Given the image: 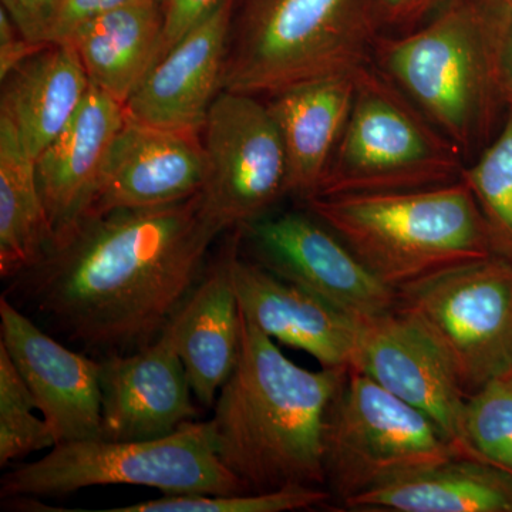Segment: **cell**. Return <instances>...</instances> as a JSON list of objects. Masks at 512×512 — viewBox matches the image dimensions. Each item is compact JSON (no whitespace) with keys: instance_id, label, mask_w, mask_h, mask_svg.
Segmentation results:
<instances>
[{"instance_id":"obj_11","label":"cell","mask_w":512,"mask_h":512,"mask_svg":"<svg viewBox=\"0 0 512 512\" xmlns=\"http://www.w3.org/2000/svg\"><path fill=\"white\" fill-rule=\"evenodd\" d=\"M238 231L252 261L356 318H375L397 308V292L383 285L311 212L266 214Z\"/></svg>"},{"instance_id":"obj_19","label":"cell","mask_w":512,"mask_h":512,"mask_svg":"<svg viewBox=\"0 0 512 512\" xmlns=\"http://www.w3.org/2000/svg\"><path fill=\"white\" fill-rule=\"evenodd\" d=\"M238 244L239 232L205 268L200 282L168 325L192 393L204 407H214L241 350V308L232 278V258Z\"/></svg>"},{"instance_id":"obj_10","label":"cell","mask_w":512,"mask_h":512,"mask_svg":"<svg viewBox=\"0 0 512 512\" xmlns=\"http://www.w3.org/2000/svg\"><path fill=\"white\" fill-rule=\"evenodd\" d=\"M201 137L208 164L202 202L224 231L265 217L286 195L284 143L258 96L222 90Z\"/></svg>"},{"instance_id":"obj_16","label":"cell","mask_w":512,"mask_h":512,"mask_svg":"<svg viewBox=\"0 0 512 512\" xmlns=\"http://www.w3.org/2000/svg\"><path fill=\"white\" fill-rule=\"evenodd\" d=\"M232 278L242 315L262 333L308 353L326 369H350L363 319L242 258L239 244Z\"/></svg>"},{"instance_id":"obj_28","label":"cell","mask_w":512,"mask_h":512,"mask_svg":"<svg viewBox=\"0 0 512 512\" xmlns=\"http://www.w3.org/2000/svg\"><path fill=\"white\" fill-rule=\"evenodd\" d=\"M466 436L474 456L512 473V367L468 396Z\"/></svg>"},{"instance_id":"obj_20","label":"cell","mask_w":512,"mask_h":512,"mask_svg":"<svg viewBox=\"0 0 512 512\" xmlns=\"http://www.w3.org/2000/svg\"><path fill=\"white\" fill-rule=\"evenodd\" d=\"M355 73L330 77L271 97L286 157V194L303 202L320 184L348 123L355 96Z\"/></svg>"},{"instance_id":"obj_31","label":"cell","mask_w":512,"mask_h":512,"mask_svg":"<svg viewBox=\"0 0 512 512\" xmlns=\"http://www.w3.org/2000/svg\"><path fill=\"white\" fill-rule=\"evenodd\" d=\"M0 3L29 42L45 45L47 29L60 0H0Z\"/></svg>"},{"instance_id":"obj_14","label":"cell","mask_w":512,"mask_h":512,"mask_svg":"<svg viewBox=\"0 0 512 512\" xmlns=\"http://www.w3.org/2000/svg\"><path fill=\"white\" fill-rule=\"evenodd\" d=\"M207 175L201 133L148 126L126 116L87 217L188 200L204 190Z\"/></svg>"},{"instance_id":"obj_35","label":"cell","mask_w":512,"mask_h":512,"mask_svg":"<svg viewBox=\"0 0 512 512\" xmlns=\"http://www.w3.org/2000/svg\"><path fill=\"white\" fill-rule=\"evenodd\" d=\"M487 2L498 9L508 10L512 8V0H487Z\"/></svg>"},{"instance_id":"obj_8","label":"cell","mask_w":512,"mask_h":512,"mask_svg":"<svg viewBox=\"0 0 512 512\" xmlns=\"http://www.w3.org/2000/svg\"><path fill=\"white\" fill-rule=\"evenodd\" d=\"M458 456L464 454L429 416L348 370L325 434L326 484L342 504Z\"/></svg>"},{"instance_id":"obj_2","label":"cell","mask_w":512,"mask_h":512,"mask_svg":"<svg viewBox=\"0 0 512 512\" xmlns=\"http://www.w3.org/2000/svg\"><path fill=\"white\" fill-rule=\"evenodd\" d=\"M238 362L215 400V450L251 493L323 487L330 404L349 369L291 362L242 315Z\"/></svg>"},{"instance_id":"obj_3","label":"cell","mask_w":512,"mask_h":512,"mask_svg":"<svg viewBox=\"0 0 512 512\" xmlns=\"http://www.w3.org/2000/svg\"><path fill=\"white\" fill-rule=\"evenodd\" d=\"M505 10L487 0H448L426 25L377 36L372 62L460 150L474 160L505 106L500 42ZM507 107V106H505Z\"/></svg>"},{"instance_id":"obj_5","label":"cell","mask_w":512,"mask_h":512,"mask_svg":"<svg viewBox=\"0 0 512 512\" xmlns=\"http://www.w3.org/2000/svg\"><path fill=\"white\" fill-rule=\"evenodd\" d=\"M380 33L375 0H234L222 90L274 97L355 73Z\"/></svg>"},{"instance_id":"obj_18","label":"cell","mask_w":512,"mask_h":512,"mask_svg":"<svg viewBox=\"0 0 512 512\" xmlns=\"http://www.w3.org/2000/svg\"><path fill=\"white\" fill-rule=\"evenodd\" d=\"M124 121V104L90 86L73 119L37 157V181L55 235L53 245L89 214L110 148Z\"/></svg>"},{"instance_id":"obj_32","label":"cell","mask_w":512,"mask_h":512,"mask_svg":"<svg viewBox=\"0 0 512 512\" xmlns=\"http://www.w3.org/2000/svg\"><path fill=\"white\" fill-rule=\"evenodd\" d=\"M448 0H375L380 28L409 32Z\"/></svg>"},{"instance_id":"obj_29","label":"cell","mask_w":512,"mask_h":512,"mask_svg":"<svg viewBox=\"0 0 512 512\" xmlns=\"http://www.w3.org/2000/svg\"><path fill=\"white\" fill-rule=\"evenodd\" d=\"M221 3L222 0H163L164 30L157 62Z\"/></svg>"},{"instance_id":"obj_4","label":"cell","mask_w":512,"mask_h":512,"mask_svg":"<svg viewBox=\"0 0 512 512\" xmlns=\"http://www.w3.org/2000/svg\"><path fill=\"white\" fill-rule=\"evenodd\" d=\"M306 207L396 292L495 254L463 180L423 190L315 197Z\"/></svg>"},{"instance_id":"obj_15","label":"cell","mask_w":512,"mask_h":512,"mask_svg":"<svg viewBox=\"0 0 512 512\" xmlns=\"http://www.w3.org/2000/svg\"><path fill=\"white\" fill-rule=\"evenodd\" d=\"M99 360L103 439H158L195 419L194 393L168 326L147 348Z\"/></svg>"},{"instance_id":"obj_13","label":"cell","mask_w":512,"mask_h":512,"mask_svg":"<svg viewBox=\"0 0 512 512\" xmlns=\"http://www.w3.org/2000/svg\"><path fill=\"white\" fill-rule=\"evenodd\" d=\"M0 332L56 443L99 439L100 360L66 348L6 295L0 298Z\"/></svg>"},{"instance_id":"obj_17","label":"cell","mask_w":512,"mask_h":512,"mask_svg":"<svg viewBox=\"0 0 512 512\" xmlns=\"http://www.w3.org/2000/svg\"><path fill=\"white\" fill-rule=\"evenodd\" d=\"M234 0L191 30L144 77L124 104L128 119L167 130L201 133L222 92Z\"/></svg>"},{"instance_id":"obj_22","label":"cell","mask_w":512,"mask_h":512,"mask_svg":"<svg viewBox=\"0 0 512 512\" xmlns=\"http://www.w3.org/2000/svg\"><path fill=\"white\" fill-rule=\"evenodd\" d=\"M163 30V0H136L87 20L63 43L92 86L126 104L156 64Z\"/></svg>"},{"instance_id":"obj_12","label":"cell","mask_w":512,"mask_h":512,"mask_svg":"<svg viewBox=\"0 0 512 512\" xmlns=\"http://www.w3.org/2000/svg\"><path fill=\"white\" fill-rule=\"evenodd\" d=\"M350 369L429 416L464 456L476 457L466 436L467 394L439 346L406 313L363 319Z\"/></svg>"},{"instance_id":"obj_21","label":"cell","mask_w":512,"mask_h":512,"mask_svg":"<svg viewBox=\"0 0 512 512\" xmlns=\"http://www.w3.org/2000/svg\"><path fill=\"white\" fill-rule=\"evenodd\" d=\"M0 82V114L12 121L36 160L70 123L92 86L67 43H49Z\"/></svg>"},{"instance_id":"obj_27","label":"cell","mask_w":512,"mask_h":512,"mask_svg":"<svg viewBox=\"0 0 512 512\" xmlns=\"http://www.w3.org/2000/svg\"><path fill=\"white\" fill-rule=\"evenodd\" d=\"M332 493L323 487H286L269 493L161 495L156 500L103 512H288L325 505Z\"/></svg>"},{"instance_id":"obj_7","label":"cell","mask_w":512,"mask_h":512,"mask_svg":"<svg viewBox=\"0 0 512 512\" xmlns=\"http://www.w3.org/2000/svg\"><path fill=\"white\" fill-rule=\"evenodd\" d=\"M460 150L370 62L355 74L345 131L316 197L423 190L457 183Z\"/></svg>"},{"instance_id":"obj_26","label":"cell","mask_w":512,"mask_h":512,"mask_svg":"<svg viewBox=\"0 0 512 512\" xmlns=\"http://www.w3.org/2000/svg\"><path fill=\"white\" fill-rule=\"evenodd\" d=\"M35 396L0 343V467L56 446Z\"/></svg>"},{"instance_id":"obj_30","label":"cell","mask_w":512,"mask_h":512,"mask_svg":"<svg viewBox=\"0 0 512 512\" xmlns=\"http://www.w3.org/2000/svg\"><path fill=\"white\" fill-rule=\"evenodd\" d=\"M131 2L136 0H60L55 15L50 20L45 42H66L74 30L87 20Z\"/></svg>"},{"instance_id":"obj_33","label":"cell","mask_w":512,"mask_h":512,"mask_svg":"<svg viewBox=\"0 0 512 512\" xmlns=\"http://www.w3.org/2000/svg\"><path fill=\"white\" fill-rule=\"evenodd\" d=\"M46 45L49 43L37 45V43L29 42L20 33L18 26L15 25L6 10L0 8V80L5 79L16 67L25 63L29 57L36 55Z\"/></svg>"},{"instance_id":"obj_6","label":"cell","mask_w":512,"mask_h":512,"mask_svg":"<svg viewBox=\"0 0 512 512\" xmlns=\"http://www.w3.org/2000/svg\"><path fill=\"white\" fill-rule=\"evenodd\" d=\"M3 498H56L103 485H138L163 495L251 493L218 457L210 421H188L148 440L99 439L56 444L2 478Z\"/></svg>"},{"instance_id":"obj_1","label":"cell","mask_w":512,"mask_h":512,"mask_svg":"<svg viewBox=\"0 0 512 512\" xmlns=\"http://www.w3.org/2000/svg\"><path fill=\"white\" fill-rule=\"evenodd\" d=\"M222 232L201 192L163 207L89 215L10 279V292L100 359L127 355L170 325Z\"/></svg>"},{"instance_id":"obj_25","label":"cell","mask_w":512,"mask_h":512,"mask_svg":"<svg viewBox=\"0 0 512 512\" xmlns=\"http://www.w3.org/2000/svg\"><path fill=\"white\" fill-rule=\"evenodd\" d=\"M461 180L473 192L495 254L512 261V110L493 140L464 167Z\"/></svg>"},{"instance_id":"obj_9","label":"cell","mask_w":512,"mask_h":512,"mask_svg":"<svg viewBox=\"0 0 512 512\" xmlns=\"http://www.w3.org/2000/svg\"><path fill=\"white\" fill-rule=\"evenodd\" d=\"M424 329L468 396L512 367V261L454 266L397 291V308Z\"/></svg>"},{"instance_id":"obj_23","label":"cell","mask_w":512,"mask_h":512,"mask_svg":"<svg viewBox=\"0 0 512 512\" xmlns=\"http://www.w3.org/2000/svg\"><path fill=\"white\" fill-rule=\"evenodd\" d=\"M350 511L512 512V473L458 456L399 478L343 504Z\"/></svg>"},{"instance_id":"obj_34","label":"cell","mask_w":512,"mask_h":512,"mask_svg":"<svg viewBox=\"0 0 512 512\" xmlns=\"http://www.w3.org/2000/svg\"><path fill=\"white\" fill-rule=\"evenodd\" d=\"M498 70H500V86L505 106L512 110V8L505 10Z\"/></svg>"},{"instance_id":"obj_24","label":"cell","mask_w":512,"mask_h":512,"mask_svg":"<svg viewBox=\"0 0 512 512\" xmlns=\"http://www.w3.org/2000/svg\"><path fill=\"white\" fill-rule=\"evenodd\" d=\"M55 242L37 181L36 158L0 114V275L32 268Z\"/></svg>"}]
</instances>
